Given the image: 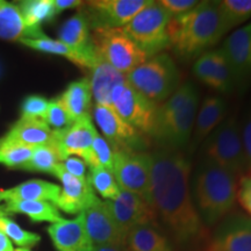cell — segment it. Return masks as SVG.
Masks as SVG:
<instances>
[{
    "label": "cell",
    "mask_w": 251,
    "mask_h": 251,
    "mask_svg": "<svg viewBox=\"0 0 251 251\" xmlns=\"http://www.w3.org/2000/svg\"><path fill=\"white\" fill-rule=\"evenodd\" d=\"M159 5L170 14L171 18L185 14L196 7L198 2L196 0H161Z\"/></svg>",
    "instance_id": "41"
},
{
    "label": "cell",
    "mask_w": 251,
    "mask_h": 251,
    "mask_svg": "<svg viewBox=\"0 0 251 251\" xmlns=\"http://www.w3.org/2000/svg\"><path fill=\"white\" fill-rule=\"evenodd\" d=\"M199 92L191 83L180 85L170 98L156 107L151 135L162 148L178 150L192 136Z\"/></svg>",
    "instance_id": "4"
},
{
    "label": "cell",
    "mask_w": 251,
    "mask_h": 251,
    "mask_svg": "<svg viewBox=\"0 0 251 251\" xmlns=\"http://www.w3.org/2000/svg\"><path fill=\"white\" fill-rule=\"evenodd\" d=\"M0 201H1V200H0Z\"/></svg>",
    "instance_id": "51"
},
{
    "label": "cell",
    "mask_w": 251,
    "mask_h": 251,
    "mask_svg": "<svg viewBox=\"0 0 251 251\" xmlns=\"http://www.w3.org/2000/svg\"><path fill=\"white\" fill-rule=\"evenodd\" d=\"M59 41L80 52L93 51L91 43L90 24L84 12L72 15L62 25L58 33Z\"/></svg>",
    "instance_id": "27"
},
{
    "label": "cell",
    "mask_w": 251,
    "mask_h": 251,
    "mask_svg": "<svg viewBox=\"0 0 251 251\" xmlns=\"http://www.w3.org/2000/svg\"><path fill=\"white\" fill-rule=\"evenodd\" d=\"M129 251H174V247L157 226H140L131 229L126 237Z\"/></svg>",
    "instance_id": "26"
},
{
    "label": "cell",
    "mask_w": 251,
    "mask_h": 251,
    "mask_svg": "<svg viewBox=\"0 0 251 251\" xmlns=\"http://www.w3.org/2000/svg\"><path fill=\"white\" fill-rule=\"evenodd\" d=\"M127 80L144 98L159 105L180 86V74L174 59L161 52L130 71Z\"/></svg>",
    "instance_id": "5"
},
{
    "label": "cell",
    "mask_w": 251,
    "mask_h": 251,
    "mask_svg": "<svg viewBox=\"0 0 251 251\" xmlns=\"http://www.w3.org/2000/svg\"><path fill=\"white\" fill-rule=\"evenodd\" d=\"M52 175L62 183L61 193L55 206L68 214H80L99 200L87 180L74 177L63 168L62 163L56 165Z\"/></svg>",
    "instance_id": "15"
},
{
    "label": "cell",
    "mask_w": 251,
    "mask_h": 251,
    "mask_svg": "<svg viewBox=\"0 0 251 251\" xmlns=\"http://www.w3.org/2000/svg\"><path fill=\"white\" fill-rule=\"evenodd\" d=\"M113 159H114V150L107 141L103 139L99 133L97 134L91 149L90 158L86 165L90 168H106L113 170Z\"/></svg>",
    "instance_id": "37"
},
{
    "label": "cell",
    "mask_w": 251,
    "mask_h": 251,
    "mask_svg": "<svg viewBox=\"0 0 251 251\" xmlns=\"http://www.w3.org/2000/svg\"><path fill=\"white\" fill-rule=\"evenodd\" d=\"M207 251H214V250L211 249V248H208V249H207Z\"/></svg>",
    "instance_id": "49"
},
{
    "label": "cell",
    "mask_w": 251,
    "mask_h": 251,
    "mask_svg": "<svg viewBox=\"0 0 251 251\" xmlns=\"http://www.w3.org/2000/svg\"><path fill=\"white\" fill-rule=\"evenodd\" d=\"M89 80L91 92L97 105L111 106L112 92L115 87L127 81V76L115 70L108 63L99 59L91 69V79Z\"/></svg>",
    "instance_id": "21"
},
{
    "label": "cell",
    "mask_w": 251,
    "mask_h": 251,
    "mask_svg": "<svg viewBox=\"0 0 251 251\" xmlns=\"http://www.w3.org/2000/svg\"><path fill=\"white\" fill-rule=\"evenodd\" d=\"M112 171L121 190L137 194L150 203V190H151L150 153L115 150Z\"/></svg>",
    "instance_id": "9"
},
{
    "label": "cell",
    "mask_w": 251,
    "mask_h": 251,
    "mask_svg": "<svg viewBox=\"0 0 251 251\" xmlns=\"http://www.w3.org/2000/svg\"><path fill=\"white\" fill-rule=\"evenodd\" d=\"M227 102L220 96L206 97L197 112L193 128L192 148H197L225 120Z\"/></svg>",
    "instance_id": "20"
},
{
    "label": "cell",
    "mask_w": 251,
    "mask_h": 251,
    "mask_svg": "<svg viewBox=\"0 0 251 251\" xmlns=\"http://www.w3.org/2000/svg\"><path fill=\"white\" fill-rule=\"evenodd\" d=\"M90 251H129L126 246H92Z\"/></svg>",
    "instance_id": "46"
},
{
    "label": "cell",
    "mask_w": 251,
    "mask_h": 251,
    "mask_svg": "<svg viewBox=\"0 0 251 251\" xmlns=\"http://www.w3.org/2000/svg\"><path fill=\"white\" fill-rule=\"evenodd\" d=\"M52 1H54L56 14L61 13L62 11H65V9L79 7V6L83 5V1H79V0H52Z\"/></svg>",
    "instance_id": "45"
},
{
    "label": "cell",
    "mask_w": 251,
    "mask_h": 251,
    "mask_svg": "<svg viewBox=\"0 0 251 251\" xmlns=\"http://www.w3.org/2000/svg\"><path fill=\"white\" fill-rule=\"evenodd\" d=\"M4 139L24 146L39 147L54 142V130L43 120L21 118Z\"/></svg>",
    "instance_id": "23"
},
{
    "label": "cell",
    "mask_w": 251,
    "mask_h": 251,
    "mask_svg": "<svg viewBox=\"0 0 251 251\" xmlns=\"http://www.w3.org/2000/svg\"><path fill=\"white\" fill-rule=\"evenodd\" d=\"M208 86L221 93H230L236 87L233 71L221 49L213 50V69Z\"/></svg>",
    "instance_id": "32"
},
{
    "label": "cell",
    "mask_w": 251,
    "mask_h": 251,
    "mask_svg": "<svg viewBox=\"0 0 251 251\" xmlns=\"http://www.w3.org/2000/svg\"><path fill=\"white\" fill-rule=\"evenodd\" d=\"M0 251H14L12 242L2 231H0Z\"/></svg>",
    "instance_id": "47"
},
{
    "label": "cell",
    "mask_w": 251,
    "mask_h": 251,
    "mask_svg": "<svg viewBox=\"0 0 251 251\" xmlns=\"http://www.w3.org/2000/svg\"><path fill=\"white\" fill-rule=\"evenodd\" d=\"M45 122L50 128H54V130L65 129V128L70 127L74 124L67 109L64 108V106L62 105L61 100L58 98L52 99L51 101H49Z\"/></svg>",
    "instance_id": "38"
},
{
    "label": "cell",
    "mask_w": 251,
    "mask_h": 251,
    "mask_svg": "<svg viewBox=\"0 0 251 251\" xmlns=\"http://www.w3.org/2000/svg\"><path fill=\"white\" fill-rule=\"evenodd\" d=\"M109 211L126 236L131 229L140 226H158L150 203L137 194L121 190L115 200H106Z\"/></svg>",
    "instance_id": "13"
},
{
    "label": "cell",
    "mask_w": 251,
    "mask_h": 251,
    "mask_svg": "<svg viewBox=\"0 0 251 251\" xmlns=\"http://www.w3.org/2000/svg\"><path fill=\"white\" fill-rule=\"evenodd\" d=\"M151 156L150 205L172 240L192 247L207 237L205 224L191 197V164L179 150L161 148Z\"/></svg>",
    "instance_id": "1"
},
{
    "label": "cell",
    "mask_w": 251,
    "mask_h": 251,
    "mask_svg": "<svg viewBox=\"0 0 251 251\" xmlns=\"http://www.w3.org/2000/svg\"><path fill=\"white\" fill-rule=\"evenodd\" d=\"M237 177L214 163L202 159L193 172V202L205 226L224 220L237 200Z\"/></svg>",
    "instance_id": "3"
},
{
    "label": "cell",
    "mask_w": 251,
    "mask_h": 251,
    "mask_svg": "<svg viewBox=\"0 0 251 251\" xmlns=\"http://www.w3.org/2000/svg\"><path fill=\"white\" fill-rule=\"evenodd\" d=\"M64 170L80 180H87L86 163L77 157H68L62 162Z\"/></svg>",
    "instance_id": "43"
},
{
    "label": "cell",
    "mask_w": 251,
    "mask_h": 251,
    "mask_svg": "<svg viewBox=\"0 0 251 251\" xmlns=\"http://www.w3.org/2000/svg\"><path fill=\"white\" fill-rule=\"evenodd\" d=\"M1 212L21 213L29 216L34 222H51L56 224L63 220L61 213L54 203L48 201H7Z\"/></svg>",
    "instance_id": "29"
},
{
    "label": "cell",
    "mask_w": 251,
    "mask_h": 251,
    "mask_svg": "<svg viewBox=\"0 0 251 251\" xmlns=\"http://www.w3.org/2000/svg\"><path fill=\"white\" fill-rule=\"evenodd\" d=\"M111 106L122 120L141 133L151 135L157 105L133 89L128 80L113 91Z\"/></svg>",
    "instance_id": "10"
},
{
    "label": "cell",
    "mask_w": 251,
    "mask_h": 251,
    "mask_svg": "<svg viewBox=\"0 0 251 251\" xmlns=\"http://www.w3.org/2000/svg\"><path fill=\"white\" fill-rule=\"evenodd\" d=\"M61 187L49 181L28 180L9 190L0 192V200L7 201H48L56 203Z\"/></svg>",
    "instance_id": "22"
},
{
    "label": "cell",
    "mask_w": 251,
    "mask_h": 251,
    "mask_svg": "<svg viewBox=\"0 0 251 251\" xmlns=\"http://www.w3.org/2000/svg\"><path fill=\"white\" fill-rule=\"evenodd\" d=\"M59 163H62L61 155H59L56 144L52 142L45 144V146L35 147L33 156L23 166V169L27 171L52 175L56 165H58Z\"/></svg>",
    "instance_id": "33"
},
{
    "label": "cell",
    "mask_w": 251,
    "mask_h": 251,
    "mask_svg": "<svg viewBox=\"0 0 251 251\" xmlns=\"http://www.w3.org/2000/svg\"><path fill=\"white\" fill-rule=\"evenodd\" d=\"M242 141H243V147H244V151H246L248 164H249V168L251 170V115L247 120L246 125L243 126Z\"/></svg>",
    "instance_id": "44"
},
{
    "label": "cell",
    "mask_w": 251,
    "mask_h": 251,
    "mask_svg": "<svg viewBox=\"0 0 251 251\" xmlns=\"http://www.w3.org/2000/svg\"><path fill=\"white\" fill-rule=\"evenodd\" d=\"M209 248L214 251H251V218L234 213L219 222Z\"/></svg>",
    "instance_id": "17"
},
{
    "label": "cell",
    "mask_w": 251,
    "mask_h": 251,
    "mask_svg": "<svg viewBox=\"0 0 251 251\" xmlns=\"http://www.w3.org/2000/svg\"><path fill=\"white\" fill-rule=\"evenodd\" d=\"M91 43L97 57L126 76L149 58L122 28L93 29Z\"/></svg>",
    "instance_id": "8"
},
{
    "label": "cell",
    "mask_w": 251,
    "mask_h": 251,
    "mask_svg": "<svg viewBox=\"0 0 251 251\" xmlns=\"http://www.w3.org/2000/svg\"><path fill=\"white\" fill-rule=\"evenodd\" d=\"M218 8L226 34L251 18V0H222Z\"/></svg>",
    "instance_id": "31"
},
{
    "label": "cell",
    "mask_w": 251,
    "mask_h": 251,
    "mask_svg": "<svg viewBox=\"0 0 251 251\" xmlns=\"http://www.w3.org/2000/svg\"><path fill=\"white\" fill-rule=\"evenodd\" d=\"M14 251H30V250H28V249H24V248H18L17 250H14Z\"/></svg>",
    "instance_id": "48"
},
{
    "label": "cell",
    "mask_w": 251,
    "mask_h": 251,
    "mask_svg": "<svg viewBox=\"0 0 251 251\" xmlns=\"http://www.w3.org/2000/svg\"><path fill=\"white\" fill-rule=\"evenodd\" d=\"M27 37V27L19 6L2 2L0 6V39L15 41Z\"/></svg>",
    "instance_id": "30"
},
{
    "label": "cell",
    "mask_w": 251,
    "mask_h": 251,
    "mask_svg": "<svg viewBox=\"0 0 251 251\" xmlns=\"http://www.w3.org/2000/svg\"><path fill=\"white\" fill-rule=\"evenodd\" d=\"M48 234L57 251H90L92 247L86 234L83 213L76 219H63L50 225Z\"/></svg>",
    "instance_id": "19"
},
{
    "label": "cell",
    "mask_w": 251,
    "mask_h": 251,
    "mask_svg": "<svg viewBox=\"0 0 251 251\" xmlns=\"http://www.w3.org/2000/svg\"><path fill=\"white\" fill-rule=\"evenodd\" d=\"M170 19V14L158 1H151L141 9L122 30L144 54L152 57L169 48L166 28Z\"/></svg>",
    "instance_id": "7"
},
{
    "label": "cell",
    "mask_w": 251,
    "mask_h": 251,
    "mask_svg": "<svg viewBox=\"0 0 251 251\" xmlns=\"http://www.w3.org/2000/svg\"><path fill=\"white\" fill-rule=\"evenodd\" d=\"M93 118L101 130L103 139L111 144L113 150L143 151L148 147L146 136L119 117L112 106L96 105Z\"/></svg>",
    "instance_id": "11"
},
{
    "label": "cell",
    "mask_w": 251,
    "mask_h": 251,
    "mask_svg": "<svg viewBox=\"0 0 251 251\" xmlns=\"http://www.w3.org/2000/svg\"><path fill=\"white\" fill-rule=\"evenodd\" d=\"M49 101L43 97L30 96L27 97L21 106V113L24 119H39L45 121Z\"/></svg>",
    "instance_id": "39"
},
{
    "label": "cell",
    "mask_w": 251,
    "mask_h": 251,
    "mask_svg": "<svg viewBox=\"0 0 251 251\" xmlns=\"http://www.w3.org/2000/svg\"><path fill=\"white\" fill-rule=\"evenodd\" d=\"M150 0H97L86 2L84 13L93 29L124 28Z\"/></svg>",
    "instance_id": "12"
},
{
    "label": "cell",
    "mask_w": 251,
    "mask_h": 251,
    "mask_svg": "<svg viewBox=\"0 0 251 251\" xmlns=\"http://www.w3.org/2000/svg\"><path fill=\"white\" fill-rule=\"evenodd\" d=\"M58 99L74 122L81 118L90 117L92 99L90 80L87 78H81L79 80L72 81Z\"/></svg>",
    "instance_id": "25"
},
{
    "label": "cell",
    "mask_w": 251,
    "mask_h": 251,
    "mask_svg": "<svg viewBox=\"0 0 251 251\" xmlns=\"http://www.w3.org/2000/svg\"><path fill=\"white\" fill-rule=\"evenodd\" d=\"M237 201L251 218V174L240 177L237 185Z\"/></svg>",
    "instance_id": "42"
},
{
    "label": "cell",
    "mask_w": 251,
    "mask_h": 251,
    "mask_svg": "<svg viewBox=\"0 0 251 251\" xmlns=\"http://www.w3.org/2000/svg\"><path fill=\"white\" fill-rule=\"evenodd\" d=\"M27 27L26 39H39L45 36L41 25L50 21L56 15L52 0H29L19 6Z\"/></svg>",
    "instance_id": "28"
},
{
    "label": "cell",
    "mask_w": 251,
    "mask_h": 251,
    "mask_svg": "<svg viewBox=\"0 0 251 251\" xmlns=\"http://www.w3.org/2000/svg\"><path fill=\"white\" fill-rule=\"evenodd\" d=\"M87 181L93 191L98 192L106 200H115L121 193V188L115 179V176L109 169L90 168Z\"/></svg>",
    "instance_id": "34"
},
{
    "label": "cell",
    "mask_w": 251,
    "mask_h": 251,
    "mask_svg": "<svg viewBox=\"0 0 251 251\" xmlns=\"http://www.w3.org/2000/svg\"><path fill=\"white\" fill-rule=\"evenodd\" d=\"M97 134L98 131L91 115L75 121L65 129L54 130V143L57 147L62 162L71 155L80 156L85 163L89 161Z\"/></svg>",
    "instance_id": "16"
},
{
    "label": "cell",
    "mask_w": 251,
    "mask_h": 251,
    "mask_svg": "<svg viewBox=\"0 0 251 251\" xmlns=\"http://www.w3.org/2000/svg\"><path fill=\"white\" fill-rule=\"evenodd\" d=\"M166 34L169 48L178 57L198 58L226 35L218 1H199L187 13L171 18Z\"/></svg>",
    "instance_id": "2"
},
{
    "label": "cell",
    "mask_w": 251,
    "mask_h": 251,
    "mask_svg": "<svg viewBox=\"0 0 251 251\" xmlns=\"http://www.w3.org/2000/svg\"><path fill=\"white\" fill-rule=\"evenodd\" d=\"M35 147L9 142L5 139L0 140V163L8 168H20L29 161Z\"/></svg>",
    "instance_id": "35"
},
{
    "label": "cell",
    "mask_w": 251,
    "mask_h": 251,
    "mask_svg": "<svg viewBox=\"0 0 251 251\" xmlns=\"http://www.w3.org/2000/svg\"><path fill=\"white\" fill-rule=\"evenodd\" d=\"M2 2H4V1H0V6H1V5H2Z\"/></svg>",
    "instance_id": "50"
},
{
    "label": "cell",
    "mask_w": 251,
    "mask_h": 251,
    "mask_svg": "<svg viewBox=\"0 0 251 251\" xmlns=\"http://www.w3.org/2000/svg\"><path fill=\"white\" fill-rule=\"evenodd\" d=\"M21 43H24L25 46L29 47L31 49L39 50L42 52H48V54H54L59 55L63 57H67L70 59L72 63L78 65L81 69H92L96 63L99 61V58L97 57L96 52H80L77 50L70 48V47L64 45L59 40H52L47 37L46 35L39 39H23L20 40Z\"/></svg>",
    "instance_id": "24"
},
{
    "label": "cell",
    "mask_w": 251,
    "mask_h": 251,
    "mask_svg": "<svg viewBox=\"0 0 251 251\" xmlns=\"http://www.w3.org/2000/svg\"><path fill=\"white\" fill-rule=\"evenodd\" d=\"M0 231H2L6 236L13 240L18 246L23 247L24 249L36 246L41 241L40 235L24 230L13 220L6 218L4 213L0 214Z\"/></svg>",
    "instance_id": "36"
},
{
    "label": "cell",
    "mask_w": 251,
    "mask_h": 251,
    "mask_svg": "<svg viewBox=\"0 0 251 251\" xmlns=\"http://www.w3.org/2000/svg\"><path fill=\"white\" fill-rule=\"evenodd\" d=\"M213 69V50H207L197 58L193 65V74L199 81L208 86Z\"/></svg>",
    "instance_id": "40"
},
{
    "label": "cell",
    "mask_w": 251,
    "mask_h": 251,
    "mask_svg": "<svg viewBox=\"0 0 251 251\" xmlns=\"http://www.w3.org/2000/svg\"><path fill=\"white\" fill-rule=\"evenodd\" d=\"M84 214L87 237L92 246H126V235L119 227L107 203L94 202Z\"/></svg>",
    "instance_id": "14"
},
{
    "label": "cell",
    "mask_w": 251,
    "mask_h": 251,
    "mask_svg": "<svg viewBox=\"0 0 251 251\" xmlns=\"http://www.w3.org/2000/svg\"><path fill=\"white\" fill-rule=\"evenodd\" d=\"M202 159L214 163L235 176L247 175L250 170L244 151L242 133L235 117L225 119L202 144Z\"/></svg>",
    "instance_id": "6"
},
{
    "label": "cell",
    "mask_w": 251,
    "mask_h": 251,
    "mask_svg": "<svg viewBox=\"0 0 251 251\" xmlns=\"http://www.w3.org/2000/svg\"><path fill=\"white\" fill-rule=\"evenodd\" d=\"M220 49L230 65L236 87H243L251 79V23L231 33Z\"/></svg>",
    "instance_id": "18"
}]
</instances>
